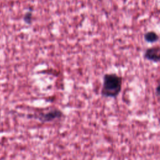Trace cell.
I'll return each mask as SVG.
<instances>
[{
  "mask_svg": "<svg viewBox=\"0 0 160 160\" xmlns=\"http://www.w3.org/2000/svg\"><path fill=\"white\" fill-rule=\"evenodd\" d=\"M62 113L58 109H52L44 114H42L39 116L40 121L42 122H49L56 119L59 118L62 116Z\"/></svg>",
  "mask_w": 160,
  "mask_h": 160,
  "instance_id": "2",
  "label": "cell"
},
{
  "mask_svg": "<svg viewBox=\"0 0 160 160\" xmlns=\"http://www.w3.org/2000/svg\"><path fill=\"white\" fill-rule=\"evenodd\" d=\"M144 39L148 42H155L158 39V35L154 31H148L144 34Z\"/></svg>",
  "mask_w": 160,
  "mask_h": 160,
  "instance_id": "4",
  "label": "cell"
},
{
  "mask_svg": "<svg viewBox=\"0 0 160 160\" xmlns=\"http://www.w3.org/2000/svg\"><path fill=\"white\" fill-rule=\"evenodd\" d=\"M159 48L158 46L148 48L144 53V58L155 62H157L159 61Z\"/></svg>",
  "mask_w": 160,
  "mask_h": 160,
  "instance_id": "3",
  "label": "cell"
},
{
  "mask_svg": "<svg viewBox=\"0 0 160 160\" xmlns=\"http://www.w3.org/2000/svg\"><path fill=\"white\" fill-rule=\"evenodd\" d=\"M122 88V78L116 74H106L103 77L101 94L106 98H115Z\"/></svg>",
  "mask_w": 160,
  "mask_h": 160,
  "instance_id": "1",
  "label": "cell"
}]
</instances>
